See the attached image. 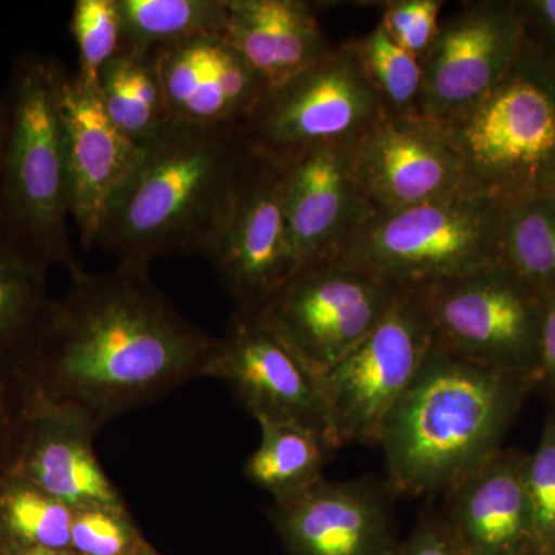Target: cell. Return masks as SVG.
<instances>
[{
  "label": "cell",
  "mask_w": 555,
  "mask_h": 555,
  "mask_svg": "<svg viewBox=\"0 0 555 555\" xmlns=\"http://www.w3.org/2000/svg\"><path fill=\"white\" fill-rule=\"evenodd\" d=\"M255 159L241 124L173 120L142 145L109 204L98 246L139 270L173 255L206 257Z\"/></svg>",
  "instance_id": "2"
},
{
  "label": "cell",
  "mask_w": 555,
  "mask_h": 555,
  "mask_svg": "<svg viewBox=\"0 0 555 555\" xmlns=\"http://www.w3.org/2000/svg\"><path fill=\"white\" fill-rule=\"evenodd\" d=\"M539 382L474 363L434 343L387 416L378 444L390 488L448 491L502 451L507 430Z\"/></svg>",
  "instance_id": "3"
},
{
  "label": "cell",
  "mask_w": 555,
  "mask_h": 555,
  "mask_svg": "<svg viewBox=\"0 0 555 555\" xmlns=\"http://www.w3.org/2000/svg\"><path fill=\"white\" fill-rule=\"evenodd\" d=\"M397 288L345 259L323 258L301 266L254 315L320 377L374 331Z\"/></svg>",
  "instance_id": "9"
},
{
  "label": "cell",
  "mask_w": 555,
  "mask_h": 555,
  "mask_svg": "<svg viewBox=\"0 0 555 555\" xmlns=\"http://www.w3.org/2000/svg\"><path fill=\"white\" fill-rule=\"evenodd\" d=\"M441 9L440 0H397L386 3L379 25L401 49L422 62L440 30Z\"/></svg>",
  "instance_id": "33"
},
{
  "label": "cell",
  "mask_w": 555,
  "mask_h": 555,
  "mask_svg": "<svg viewBox=\"0 0 555 555\" xmlns=\"http://www.w3.org/2000/svg\"><path fill=\"white\" fill-rule=\"evenodd\" d=\"M505 204L462 192L396 211H375L335 257L393 286H425L502 261Z\"/></svg>",
  "instance_id": "6"
},
{
  "label": "cell",
  "mask_w": 555,
  "mask_h": 555,
  "mask_svg": "<svg viewBox=\"0 0 555 555\" xmlns=\"http://www.w3.org/2000/svg\"><path fill=\"white\" fill-rule=\"evenodd\" d=\"M224 38L268 89L315 64L332 49L315 7L301 0H228Z\"/></svg>",
  "instance_id": "21"
},
{
  "label": "cell",
  "mask_w": 555,
  "mask_h": 555,
  "mask_svg": "<svg viewBox=\"0 0 555 555\" xmlns=\"http://www.w3.org/2000/svg\"><path fill=\"white\" fill-rule=\"evenodd\" d=\"M38 397L21 367L0 363V480L20 460Z\"/></svg>",
  "instance_id": "31"
},
{
  "label": "cell",
  "mask_w": 555,
  "mask_h": 555,
  "mask_svg": "<svg viewBox=\"0 0 555 555\" xmlns=\"http://www.w3.org/2000/svg\"><path fill=\"white\" fill-rule=\"evenodd\" d=\"M3 551V539H2V531H0V554H2Z\"/></svg>",
  "instance_id": "40"
},
{
  "label": "cell",
  "mask_w": 555,
  "mask_h": 555,
  "mask_svg": "<svg viewBox=\"0 0 555 555\" xmlns=\"http://www.w3.org/2000/svg\"><path fill=\"white\" fill-rule=\"evenodd\" d=\"M118 9L124 49L153 51L228 28V0H118Z\"/></svg>",
  "instance_id": "26"
},
{
  "label": "cell",
  "mask_w": 555,
  "mask_h": 555,
  "mask_svg": "<svg viewBox=\"0 0 555 555\" xmlns=\"http://www.w3.org/2000/svg\"><path fill=\"white\" fill-rule=\"evenodd\" d=\"M137 555H158L155 553V551L152 550V547H149L147 545H145L144 547H142L141 551H139V553Z\"/></svg>",
  "instance_id": "39"
},
{
  "label": "cell",
  "mask_w": 555,
  "mask_h": 555,
  "mask_svg": "<svg viewBox=\"0 0 555 555\" xmlns=\"http://www.w3.org/2000/svg\"><path fill=\"white\" fill-rule=\"evenodd\" d=\"M145 545L127 507L75 511L69 550L78 555H137Z\"/></svg>",
  "instance_id": "30"
},
{
  "label": "cell",
  "mask_w": 555,
  "mask_h": 555,
  "mask_svg": "<svg viewBox=\"0 0 555 555\" xmlns=\"http://www.w3.org/2000/svg\"><path fill=\"white\" fill-rule=\"evenodd\" d=\"M385 116L346 42L266 90L241 127L255 155L287 160L326 145L353 144Z\"/></svg>",
  "instance_id": "8"
},
{
  "label": "cell",
  "mask_w": 555,
  "mask_h": 555,
  "mask_svg": "<svg viewBox=\"0 0 555 555\" xmlns=\"http://www.w3.org/2000/svg\"><path fill=\"white\" fill-rule=\"evenodd\" d=\"M7 127L0 153V238L49 273L73 270L67 150L51 60L25 51L11 65L2 94Z\"/></svg>",
  "instance_id": "4"
},
{
  "label": "cell",
  "mask_w": 555,
  "mask_h": 555,
  "mask_svg": "<svg viewBox=\"0 0 555 555\" xmlns=\"http://www.w3.org/2000/svg\"><path fill=\"white\" fill-rule=\"evenodd\" d=\"M153 54L175 122L243 124L268 90L224 36L179 40Z\"/></svg>",
  "instance_id": "18"
},
{
  "label": "cell",
  "mask_w": 555,
  "mask_h": 555,
  "mask_svg": "<svg viewBox=\"0 0 555 555\" xmlns=\"http://www.w3.org/2000/svg\"><path fill=\"white\" fill-rule=\"evenodd\" d=\"M349 43L386 115L401 119L423 118L422 62L401 49L379 24Z\"/></svg>",
  "instance_id": "28"
},
{
  "label": "cell",
  "mask_w": 555,
  "mask_h": 555,
  "mask_svg": "<svg viewBox=\"0 0 555 555\" xmlns=\"http://www.w3.org/2000/svg\"><path fill=\"white\" fill-rule=\"evenodd\" d=\"M69 30L78 47V72L98 80L102 68L124 49L118 0H76Z\"/></svg>",
  "instance_id": "29"
},
{
  "label": "cell",
  "mask_w": 555,
  "mask_h": 555,
  "mask_svg": "<svg viewBox=\"0 0 555 555\" xmlns=\"http://www.w3.org/2000/svg\"><path fill=\"white\" fill-rule=\"evenodd\" d=\"M526 462L528 454L502 449L448 489L443 524L459 555H540Z\"/></svg>",
  "instance_id": "19"
},
{
  "label": "cell",
  "mask_w": 555,
  "mask_h": 555,
  "mask_svg": "<svg viewBox=\"0 0 555 555\" xmlns=\"http://www.w3.org/2000/svg\"><path fill=\"white\" fill-rule=\"evenodd\" d=\"M502 261L537 297L555 292V196L505 204Z\"/></svg>",
  "instance_id": "25"
},
{
  "label": "cell",
  "mask_w": 555,
  "mask_h": 555,
  "mask_svg": "<svg viewBox=\"0 0 555 555\" xmlns=\"http://www.w3.org/2000/svg\"><path fill=\"white\" fill-rule=\"evenodd\" d=\"M539 386L555 401V292L542 299Z\"/></svg>",
  "instance_id": "36"
},
{
  "label": "cell",
  "mask_w": 555,
  "mask_h": 555,
  "mask_svg": "<svg viewBox=\"0 0 555 555\" xmlns=\"http://www.w3.org/2000/svg\"><path fill=\"white\" fill-rule=\"evenodd\" d=\"M420 287L438 345L539 382L542 298L505 262Z\"/></svg>",
  "instance_id": "10"
},
{
  "label": "cell",
  "mask_w": 555,
  "mask_h": 555,
  "mask_svg": "<svg viewBox=\"0 0 555 555\" xmlns=\"http://www.w3.org/2000/svg\"><path fill=\"white\" fill-rule=\"evenodd\" d=\"M526 42L517 2L467 3L423 57V118L447 126L476 107L511 75Z\"/></svg>",
  "instance_id": "11"
},
{
  "label": "cell",
  "mask_w": 555,
  "mask_h": 555,
  "mask_svg": "<svg viewBox=\"0 0 555 555\" xmlns=\"http://www.w3.org/2000/svg\"><path fill=\"white\" fill-rule=\"evenodd\" d=\"M22 371L40 403L102 429L189 379L204 377L217 338L179 313L149 270L76 266Z\"/></svg>",
  "instance_id": "1"
},
{
  "label": "cell",
  "mask_w": 555,
  "mask_h": 555,
  "mask_svg": "<svg viewBox=\"0 0 555 555\" xmlns=\"http://www.w3.org/2000/svg\"><path fill=\"white\" fill-rule=\"evenodd\" d=\"M353 144L326 145L276 160L295 272L309 262L335 257L374 214L353 173Z\"/></svg>",
  "instance_id": "16"
},
{
  "label": "cell",
  "mask_w": 555,
  "mask_h": 555,
  "mask_svg": "<svg viewBox=\"0 0 555 555\" xmlns=\"http://www.w3.org/2000/svg\"><path fill=\"white\" fill-rule=\"evenodd\" d=\"M47 278L0 238V363L22 367L38 345L54 299Z\"/></svg>",
  "instance_id": "24"
},
{
  "label": "cell",
  "mask_w": 555,
  "mask_h": 555,
  "mask_svg": "<svg viewBox=\"0 0 555 555\" xmlns=\"http://www.w3.org/2000/svg\"><path fill=\"white\" fill-rule=\"evenodd\" d=\"M204 377L225 383L258 423H295L332 443L320 378L254 313H233Z\"/></svg>",
  "instance_id": "14"
},
{
  "label": "cell",
  "mask_w": 555,
  "mask_h": 555,
  "mask_svg": "<svg viewBox=\"0 0 555 555\" xmlns=\"http://www.w3.org/2000/svg\"><path fill=\"white\" fill-rule=\"evenodd\" d=\"M75 511L11 474L0 480V531L7 547L69 550ZM2 551V553H3Z\"/></svg>",
  "instance_id": "27"
},
{
  "label": "cell",
  "mask_w": 555,
  "mask_h": 555,
  "mask_svg": "<svg viewBox=\"0 0 555 555\" xmlns=\"http://www.w3.org/2000/svg\"><path fill=\"white\" fill-rule=\"evenodd\" d=\"M361 193L375 211H396L466 192L459 150L441 124L379 119L352 149Z\"/></svg>",
  "instance_id": "15"
},
{
  "label": "cell",
  "mask_w": 555,
  "mask_h": 555,
  "mask_svg": "<svg viewBox=\"0 0 555 555\" xmlns=\"http://www.w3.org/2000/svg\"><path fill=\"white\" fill-rule=\"evenodd\" d=\"M261 441L248 456L247 480L268 492L273 503L284 502L323 477L334 444L326 436L295 423L261 422Z\"/></svg>",
  "instance_id": "22"
},
{
  "label": "cell",
  "mask_w": 555,
  "mask_h": 555,
  "mask_svg": "<svg viewBox=\"0 0 555 555\" xmlns=\"http://www.w3.org/2000/svg\"><path fill=\"white\" fill-rule=\"evenodd\" d=\"M206 258L240 312L257 313L294 275L280 163L257 156Z\"/></svg>",
  "instance_id": "12"
},
{
  "label": "cell",
  "mask_w": 555,
  "mask_h": 555,
  "mask_svg": "<svg viewBox=\"0 0 555 555\" xmlns=\"http://www.w3.org/2000/svg\"><path fill=\"white\" fill-rule=\"evenodd\" d=\"M396 555H459L443 520L426 518L416 526L406 542L398 545Z\"/></svg>",
  "instance_id": "35"
},
{
  "label": "cell",
  "mask_w": 555,
  "mask_h": 555,
  "mask_svg": "<svg viewBox=\"0 0 555 555\" xmlns=\"http://www.w3.org/2000/svg\"><path fill=\"white\" fill-rule=\"evenodd\" d=\"M5 127H7L5 104H3V98H2V94H0V153H2L3 138H5Z\"/></svg>",
  "instance_id": "38"
},
{
  "label": "cell",
  "mask_w": 555,
  "mask_h": 555,
  "mask_svg": "<svg viewBox=\"0 0 555 555\" xmlns=\"http://www.w3.org/2000/svg\"><path fill=\"white\" fill-rule=\"evenodd\" d=\"M385 491L372 481L321 478L273 503L278 531L295 555H396Z\"/></svg>",
  "instance_id": "17"
},
{
  "label": "cell",
  "mask_w": 555,
  "mask_h": 555,
  "mask_svg": "<svg viewBox=\"0 0 555 555\" xmlns=\"http://www.w3.org/2000/svg\"><path fill=\"white\" fill-rule=\"evenodd\" d=\"M54 96L64 130L72 217L83 248L96 246L116 193L130 177L142 145L109 118L98 80L51 60Z\"/></svg>",
  "instance_id": "13"
},
{
  "label": "cell",
  "mask_w": 555,
  "mask_h": 555,
  "mask_svg": "<svg viewBox=\"0 0 555 555\" xmlns=\"http://www.w3.org/2000/svg\"><path fill=\"white\" fill-rule=\"evenodd\" d=\"M550 195H554L555 196V189L553 190V192L550 193Z\"/></svg>",
  "instance_id": "41"
},
{
  "label": "cell",
  "mask_w": 555,
  "mask_h": 555,
  "mask_svg": "<svg viewBox=\"0 0 555 555\" xmlns=\"http://www.w3.org/2000/svg\"><path fill=\"white\" fill-rule=\"evenodd\" d=\"M100 433L76 412L40 403L33 415L13 474L72 507H126L102 469L93 440Z\"/></svg>",
  "instance_id": "20"
},
{
  "label": "cell",
  "mask_w": 555,
  "mask_h": 555,
  "mask_svg": "<svg viewBox=\"0 0 555 555\" xmlns=\"http://www.w3.org/2000/svg\"><path fill=\"white\" fill-rule=\"evenodd\" d=\"M517 9L528 42L555 56V0L517 2Z\"/></svg>",
  "instance_id": "34"
},
{
  "label": "cell",
  "mask_w": 555,
  "mask_h": 555,
  "mask_svg": "<svg viewBox=\"0 0 555 555\" xmlns=\"http://www.w3.org/2000/svg\"><path fill=\"white\" fill-rule=\"evenodd\" d=\"M526 488L539 553L555 555V411L547 416L534 452L528 454Z\"/></svg>",
  "instance_id": "32"
},
{
  "label": "cell",
  "mask_w": 555,
  "mask_h": 555,
  "mask_svg": "<svg viewBox=\"0 0 555 555\" xmlns=\"http://www.w3.org/2000/svg\"><path fill=\"white\" fill-rule=\"evenodd\" d=\"M0 555H78L72 550H49V547H7Z\"/></svg>",
  "instance_id": "37"
},
{
  "label": "cell",
  "mask_w": 555,
  "mask_h": 555,
  "mask_svg": "<svg viewBox=\"0 0 555 555\" xmlns=\"http://www.w3.org/2000/svg\"><path fill=\"white\" fill-rule=\"evenodd\" d=\"M98 86L109 118L138 144L173 122L153 51L120 50L102 68Z\"/></svg>",
  "instance_id": "23"
},
{
  "label": "cell",
  "mask_w": 555,
  "mask_h": 555,
  "mask_svg": "<svg viewBox=\"0 0 555 555\" xmlns=\"http://www.w3.org/2000/svg\"><path fill=\"white\" fill-rule=\"evenodd\" d=\"M436 343L420 286H398L374 331L320 375L335 448L378 443L387 416Z\"/></svg>",
  "instance_id": "7"
},
{
  "label": "cell",
  "mask_w": 555,
  "mask_h": 555,
  "mask_svg": "<svg viewBox=\"0 0 555 555\" xmlns=\"http://www.w3.org/2000/svg\"><path fill=\"white\" fill-rule=\"evenodd\" d=\"M467 192L514 203L555 189V56L526 42L511 75L443 126Z\"/></svg>",
  "instance_id": "5"
}]
</instances>
